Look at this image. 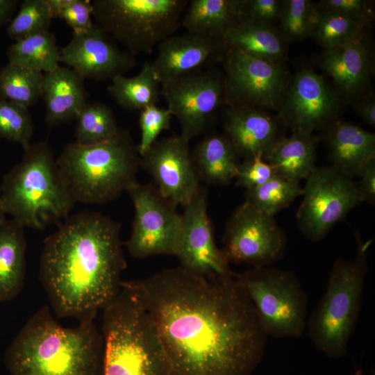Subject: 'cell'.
Instances as JSON below:
<instances>
[{"label": "cell", "instance_id": "7c38bea8", "mask_svg": "<svg viewBox=\"0 0 375 375\" xmlns=\"http://www.w3.org/2000/svg\"><path fill=\"white\" fill-rule=\"evenodd\" d=\"M134 218L125 243L135 258L158 255L174 256L182 227V216L151 183L135 181L128 188Z\"/></svg>", "mask_w": 375, "mask_h": 375}, {"label": "cell", "instance_id": "7bdbcfd3", "mask_svg": "<svg viewBox=\"0 0 375 375\" xmlns=\"http://www.w3.org/2000/svg\"><path fill=\"white\" fill-rule=\"evenodd\" d=\"M357 183L362 202L374 205L375 203V158L370 160L363 169Z\"/></svg>", "mask_w": 375, "mask_h": 375}, {"label": "cell", "instance_id": "9a60e30c", "mask_svg": "<svg viewBox=\"0 0 375 375\" xmlns=\"http://www.w3.org/2000/svg\"><path fill=\"white\" fill-rule=\"evenodd\" d=\"M287 238L273 217L244 201L227 221L222 250L231 263L268 267L281 260Z\"/></svg>", "mask_w": 375, "mask_h": 375}, {"label": "cell", "instance_id": "ab89813d", "mask_svg": "<svg viewBox=\"0 0 375 375\" xmlns=\"http://www.w3.org/2000/svg\"><path fill=\"white\" fill-rule=\"evenodd\" d=\"M274 169L261 156H257L240 162L235 176L236 185L250 190L268 181L274 174Z\"/></svg>", "mask_w": 375, "mask_h": 375}, {"label": "cell", "instance_id": "484cf974", "mask_svg": "<svg viewBox=\"0 0 375 375\" xmlns=\"http://www.w3.org/2000/svg\"><path fill=\"white\" fill-rule=\"evenodd\" d=\"M26 240L24 228L14 219L0 223V301L15 299L26 276Z\"/></svg>", "mask_w": 375, "mask_h": 375}, {"label": "cell", "instance_id": "6da1fadb", "mask_svg": "<svg viewBox=\"0 0 375 375\" xmlns=\"http://www.w3.org/2000/svg\"><path fill=\"white\" fill-rule=\"evenodd\" d=\"M126 282L156 325L171 375H252L261 362L268 336L235 275L179 266Z\"/></svg>", "mask_w": 375, "mask_h": 375}, {"label": "cell", "instance_id": "d4e9b609", "mask_svg": "<svg viewBox=\"0 0 375 375\" xmlns=\"http://www.w3.org/2000/svg\"><path fill=\"white\" fill-rule=\"evenodd\" d=\"M227 47L276 63H286L288 43L274 24L242 19L223 36Z\"/></svg>", "mask_w": 375, "mask_h": 375}, {"label": "cell", "instance_id": "d6a6232c", "mask_svg": "<svg viewBox=\"0 0 375 375\" xmlns=\"http://www.w3.org/2000/svg\"><path fill=\"white\" fill-rule=\"evenodd\" d=\"M74 142L94 144L113 138L120 130L112 109L101 102L87 103L78 114Z\"/></svg>", "mask_w": 375, "mask_h": 375}, {"label": "cell", "instance_id": "f35d334b", "mask_svg": "<svg viewBox=\"0 0 375 375\" xmlns=\"http://www.w3.org/2000/svg\"><path fill=\"white\" fill-rule=\"evenodd\" d=\"M319 10L334 12L357 21L372 23L374 19V1L369 0H321Z\"/></svg>", "mask_w": 375, "mask_h": 375}, {"label": "cell", "instance_id": "8d00e7d4", "mask_svg": "<svg viewBox=\"0 0 375 375\" xmlns=\"http://www.w3.org/2000/svg\"><path fill=\"white\" fill-rule=\"evenodd\" d=\"M34 124L28 108L0 98V138L20 144H31Z\"/></svg>", "mask_w": 375, "mask_h": 375}, {"label": "cell", "instance_id": "ac0fdd59", "mask_svg": "<svg viewBox=\"0 0 375 375\" xmlns=\"http://www.w3.org/2000/svg\"><path fill=\"white\" fill-rule=\"evenodd\" d=\"M312 60L330 78L346 106L373 92L374 52L369 33L348 44L322 49Z\"/></svg>", "mask_w": 375, "mask_h": 375}, {"label": "cell", "instance_id": "ba28073f", "mask_svg": "<svg viewBox=\"0 0 375 375\" xmlns=\"http://www.w3.org/2000/svg\"><path fill=\"white\" fill-rule=\"evenodd\" d=\"M188 0H93L92 17L132 55L151 53L181 25Z\"/></svg>", "mask_w": 375, "mask_h": 375}, {"label": "cell", "instance_id": "cb8c5ba5", "mask_svg": "<svg viewBox=\"0 0 375 375\" xmlns=\"http://www.w3.org/2000/svg\"><path fill=\"white\" fill-rule=\"evenodd\" d=\"M320 137L308 132L283 135L262 157L276 174L299 183L315 166L316 151Z\"/></svg>", "mask_w": 375, "mask_h": 375}, {"label": "cell", "instance_id": "9c48e42d", "mask_svg": "<svg viewBox=\"0 0 375 375\" xmlns=\"http://www.w3.org/2000/svg\"><path fill=\"white\" fill-rule=\"evenodd\" d=\"M267 336L296 338L306 327L308 296L295 274L272 267L235 274Z\"/></svg>", "mask_w": 375, "mask_h": 375}, {"label": "cell", "instance_id": "5b68a950", "mask_svg": "<svg viewBox=\"0 0 375 375\" xmlns=\"http://www.w3.org/2000/svg\"><path fill=\"white\" fill-rule=\"evenodd\" d=\"M102 311L103 375H171L156 325L126 281Z\"/></svg>", "mask_w": 375, "mask_h": 375}, {"label": "cell", "instance_id": "83f0119b", "mask_svg": "<svg viewBox=\"0 0 375 375\" xmlns=\"http://www.w3.org/2000/svg\"><path fill=\"white\" fill-rule=\"evenodd\" d=\"M241 19V0H191L181 25L189 33L223 38Z\"/></svg>", "mask_w": 375, "mask_h": 375}, {"label": "cell", "instance_id": "603a6c76", "mask_svg": "<svg viewBox=\"0 0 375 375\" xmlns=\"http://www.w3.org/2000/svg\"><path fill=\"white\" fill-rule=\"evenodd\" d=\"M84 80L73 69L60 65L44 74L41 98L44 102V119L49 128L76 119L87 103Z\"/></svg>", "mask_w": 375, "mask_h": 375}, {"label": "cell", "instance_id": "d6986e66", "mask_svg": "<svg viewBox=\"0 0 375 375\" xmlns=\"http://www.w3.org/2000/svg\"><path fill=\"white\" fill-rule=\"evenodd\" d=\"M113 38L99 25L87 31L73 33L60 49V62L84 79H112L122 76L136 64L133 55L120 50Z\"/></svg>", "mask_w": 375, "mask_h": 375}, {"label": "cell", "instance_id": "30bf717a", "mask_svg": "<svg viewBox=\"0 0 375 375\" xmlns=\"http://www.w3.org/2000/svg\"><path fill=\"white\" fill-rule=\"evenodd\" d=\"M221 63L226 108L248 106L277 112L292 76L286 63L229 47Z\"/></svg>", "mask_w": 375, "mask_h": 375}, {"label": "cell", "instance_id": "f6af8a7d", "mask_svg": "<svg viewBox=\"0 0 375 375\" xmlns=\"http://www.w3.org/2000/svg\"><path fill=\"white\" fill-rule=\"evenodd\" d=\"M17 6V0H0V29L10 22Z\"/></svg>", "mask_w": 375, "mask_h": 375}, {"label": "cell", "instance_id": "f1b7e54d", "mask_svg": "<svg viewBox=\"0 0 375 375\" xmlns=\"http://www.w3.org/2000/svg\"><path fill=\"white\" fill-rule=\"evenodd\" d=\"M160 90V84L151 62H144L140 72L133 77H115L108 87V92L119 106L139 111L157 104Z\"/></svg>", "mask_w": 375, "mask_h": 375}, {"label": "cell", "instance_id": "d590c367", "mask_svg": "<svg viewBox=\"0 0 375 375\" xmlns=\"http://www.w3.org/2000/svg\"><path fill=\"white\" fill-rule=\"evenodd\" d=\"M53 17L47 0H25L6 27L8 37L15 41L49 31Z\"/></svg>", "mask_w": 375, "mask_h": 375}, {"label": "cell", "instance_id": "74e56055", "mask_svg": "<svg viewBox=\"0 0 375 375\" xmlns=\"http://www.w3.org/2000/svg\"><path fill=\"white\" fill-rule=\"evenodd\" d=\"M140 112L141 135L138 149L142 156L157 140L161 132L170 128L173 116L167 108H160L156 105L149 106Z\"/></svg>", "mask_w": 375, "mask_h": 375}, {"label": "cell", "instance_id": "ffe728a7", "mask_svg": "<svg viewBox=\"0 0 375 375\" xmlns=\"http://www.w3.org/2000/svg\"><path fill=\"white\" fill-rule=\"evenodd\" d=\"M226 48L220 38L189 32L173 35L158 45V54L152 65L161 85L183 74L221 62Z\"/></svg>", "mask_w": 375, "mask_h": 375}, {"label": "cell", "instance_id": "e575fe53", "mask_svg": "<svg viewBox=\"0 0 375 375\" xmlns=\"http://www.w3.org/2000/svg\"><path fill=\"white\" fill-rule=\"evenodd\" d=\"M317 11L310 0H283L277 26L288 44L310 38Z\"/></svg>", "mask_w": 375, "mask_h": 375}, {"label": "cell", "instance_id": "7402d4cb", "mask_svg": "<svg viewBox=\"0 0 375 375\" xmlns=\"http://www.w3.org/2000/svg\"><path fill=\"white\" fill-rule=\"evenodd\" d=\"M321 132L331 166L351 178L375 158V135L355 124L338 119Z\"/></svg>", "mask_w": 375, "mask_h": 375}, {"label": "cell", "instance_id": "4fadbf2b", "mask_svg": "<svg viewBox=\"0 0 375 375\" xmlns=\"http://www.w3.org/2000/svg\"><path fill=\"white\" fill-rule=\"evenodd\" d=\"M167 108L190 141L203 133L221 108L226 106L223 72L210 67L176 77L160 85Z\"/></svg>", "mask_w": 375, "mask_h": 375}, {"label": "cell", "instance_id": "52a82bcc", "mask_svg": "<svg viewBox=\"0 0 375 375\" xmlns=\"http://www.w3.org/2000/svg\"><path fill=\"white\" fill-rule=\"evenodd\" d=\"M356 240L353 258L335 260L325 292L306 324L315 347L330 358L346 356L361 310L372 240L363 241L358 235Z\"/></svg>", "mask_w": 375, "mask_h": 375}, {"label": "cell", "instance_id": "f546056e", "mask_svg": "<svg viewBox=\"0 0 375 375\" xmlns=\"http://www.w3.org/2000/svg\"><path fill=\"white\" fill-rule=\"evenodd\" d=\"M8 62L42 72H49L60 62V50L55 35L49 31L41 32L10 44L6 52Z\"/></svg>", "mask_w": 375, "mask_h": 375}, {"label": "cell", "instance_id": "2e32d148", "mask_svg": "<svg viewBox=\"0 0 375 375\" xmlns=\"http://www.w3.org/2000/svg\"><path fill=\"white\" fill-rule=\"evenodd\" d=\"M183 208L181 231L174 254L180 267L208 278L233 277L236 273L215 240L208 215L207 189L200 186Z\"/></svg>", "mask_w": 375, "mask_h": 375}, {"label": "cell", "instance_id": "44dd1931", "mask_svg": "<svg viewBox=\"0 0 375 375\" xmlns=\"http://www.w3.org/2000/svg\"><path fill=\"white\" fill-rule=\"evenodd\" d=\"M285 127L276 115L254 107L227 108L223 120L224 135L239 158L261 156L284 135Z\"/></svg>", "mask_w": 375, "mask_h": 375}, {"label": "cell", "instance_id": "1f68e13d", "mask_svg": "<svg viewBox=\"0 0 375 375\" xmlns=\"http://www.w3.org/2000/svg\"><path fill=\"white\" fill-rule=\"evenodd\" d=\"M44 73L8 62L0 69V98L27 108L42 94Z\"/></svg>", "mask_w": 375, "mask_h": 375}, {"label": "cell", "instance_id": "60d3db41", "mask_svg": "<svg viewBox=\"0 0 375 375\" xmlns=\"http://www.w3.org/2000/svg\"><path fill=\"white\" fill-rule=\"evenodd\" d=\"M73 30V33L87 31L92 22V5L90 0H67L58 17Z\"/></svg>", "mask_w": 375, "mask_h": 375}, {"label": "cell", "instance_id": "bcb514c9", "mask_svg": "<svg viewBox=\"0 0 375 375\" xmlns=\"http://www.w3.org/2000/svg\"><path fill=\"white\" fill-rule=\"evenodd\" d=\"M6 215L0 199V223L6 219Z\"/></svg>", "mask_w": 375, "mask_h": 375}, {"label": "cell", "instance_id": "4dcf8cb0", "mask_svg": "<svg viewBox=\"0 0 375 375\" xmlns=\"http://www.w3.org/2000/svg\"><path fill=\"white\" fill-rule=\"evenodd\" d=\"M372 25V23L357 21L318 9L310 38L322 49L334 48L356 40L369 33Z\"/></svg>", "mask_w": 375, "mask_h": 375}, {"label": "cell", "instance_id": "277c9868", "mask_svg": "<svg viewBox=\"0 0 375 375\" xmlns=\"http://www.w3.org/2000/svg\"><path fill=\"white\" fill-rule=\"evenodd\" d=\"M21 160L3 176L0 199L6 214L24 228L59 225L76 202L65 184L47 141L24 149Z\"/></svg>", "mask_w": 375, "mask_h": 375}, {"label": "cell", "instance_id": "836d02e7", "mask_svg": "<svg viewBox=\"0 0 375 375\" xmlns=\"http://www.w3.org/2000/svg\"><path fill=\"white\" fill-rule=\"evenodd\" d=\"M303 194L299 183L274 174L268 181L247 190L245 201L263 213L274 215Z\"/></svg>", "mask_w": 375, "mask_h": 375}, {"label": "cell", "instance_id": "ee69618b", "mask_svg": "<svg viewBox=\"0 0 375 375\" xmlns=\"http://www.w3.org/2000/svg\"><path fill=\"white\" fill-rule=\"evenodd\" d=\"M354 110L363 122L370 126H375V95L372 92L353 105Z\"/></svg>", "mask_w": 375, "mask_h": 375}, {"label": "cell", "instance_id": "b9f144b4", "mask_svg": "<svg viewBox=\"0 0 375 375\" xmlns=\"http://www.w3.org/2000/svg\"><path fill=\"white\" fill-rule=\"evenodd\" d=\"M283 0H241L242 19L274 24L279 21Z\"/></svg>", "mask_w": 375, "mask_h": 375}, {"label": "cell", "instance_id": "4316f807", "mask_svg": "<svg viewBox=\"0 0 375 375\" xmlns=\"http://www.w3.org/2000/svg\"><path fill=\"white\" fill-rule=\"evenodd\" d=\"M200 181L211 185H227L235 178L239 156L228 138L213 134L198 142L191 151Z\"/></svg>", "mask_w": 375, "mask_h": 375}, {"label": "cell", "instance_id": "8fae6325", "mask_svg": "<svg viewBox=\"0 0 375 375\" xmlns=\"http://www.w3.org/2000/svg\"><path fill=\"white\" fill-rule=\"evenodd\" d=\"M306 179L297 223L306 238L318 241L362 199L357 183L331 165L315 167Z\"/></svg>", "mask_w": 375, "mask_h": 375}, {"label": "cell", "instance_id": "3957f363", "mask_svg": "<svg viewBox=\"0 0 375 375\" xmlns=\"http://www.w3.org/2000/svg\"><path fill=\"white\" fill-rule=\"evenodd\" d=\"M103 353L94 321L65 327L44 306L13 339L5 361L12 375H103Z\"/></svg>", "mask_w": 375, "mask_h": 375}, {"label": "cell", "instance_id": "e0dca14e", "mask_svg": "<svg viewBox=\"0 0 375 375\" xmlns=\"http://www.w3.org/2000/svg\"><path fill=\"white\" fill-rule=\"evenodd\" d=\"M140 167L153 178L159 194L176 208L185 206L201 186L190 140L181 134L157 140L140 156Z\"/></svg>", "mask_w": 375, "mask_h": 375}, {"label": "cell", "instance_id": "8992f818", "mask_svg": "<svg viewBox=\"0 0 375 375\" xmlns=\"http://www.w3.org/2000/svg\"><path fill=\"white\" fill-rule=\"evenodd\" d=\"M61 177L76 203L104 204L119 198L137 181L140 156L129 131L94 144L72 142L56 159Z\"/></svg>", "mask_w": 375, "mask_h": 375}, {"label": "cell", "instance_id": "7a4b0ae2", "mask_svg": "<svg viewBox=\"0 0 375 375\" xmlns=\"http://www.w3.org/2000/svg\"><path fill=\"white\" fill-rule=\"evenodd\" d=\"M126 267L120 224L84 210L70 215L44 239L39 278L58 317L85 322L117 295Z\"/></svg>", "mask_w": 375, "mask_h": 375}, {"label": "cell", "instance_id": "7dc6e473", "mask_svg": "<svg viewBox=\"0 0 375 375\" xmlns=\"http://www.w3.org/2000/svg\"><path fill=\"white\" fill-rule=\"evenodd\" d=\"M355 375H362V371L361 370H357L355 373Z\"/></svg>", "mask_w": 375, "mask_h": 375}, {"label": "cell", "instance_id": "5bb4252c", "mask_svg": "<svg viewBox=\"0 0 375 375\" xmlns=\"http://www.w3.org/2000/svg\"><path fill=\"white\" fill-rule=\"evenodd\" d=\"M345 106L330 80L305 67L292 74L276 115L292 133H313L338 119Z\"/></svg>", "mask_w": 375, "mask_h": 375}]
</instances>
